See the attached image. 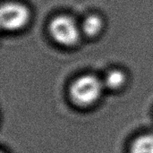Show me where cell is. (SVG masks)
Instances as JSON below:
<instances>
[{
  "instance_id": "3957f363",
  "label": "cell",
  "mask_w": 153,
  "mask_h": 153,
  "mask_svg": "<svg viewBox=\"0 0 153 153\" xmlns=\"http://www.w3.org/2000/svg\"><path fill=\"white\" fill-rule=\"evenodd\" d=\"M30 17L29 8L19 2H7L1 7L0 22L2 28L8 31H16L24 28Z\"/></svg>"
},
{
  "instance_id": "277c9868",
  "label": "cell",
  "mask_w": 153,
  "mask_h": 153,
  "mask_svg": "<svg viewBox=\"0 0 153 153\" xmlns=\"http://www.w3.org/2000/svg\"><path fill=\"white\" fill-rule=\"evenodd\" d=\"M103 29V21L97 14H90L84 18L81 24V30L88 37H96Z\"/></svg>"
},
{
  "instance_id": "5b68a950",
  "label": "cell",
  "mask_w": 153,
  "mask_h": 153,
  "mask_svg": "<svg viewBox=\"0 0 153 153\" xmlns=\"http://www.w3.org/2000/svg\"><path fill=\"white\" fill-rule=\"evenodd\" d=\"M130 153H153V134H146L137 137L131 145Z\"/></svg>"
},
{
  "instance_id": "7a4b0ae2",
  "label": "cell",
  "mask_w": 153,
  "mask_h": 153,
  "mask_svg": "<svg viewBox=\"0 0 153 153\" xmlns=\"http://www.w3.org/2000/svg\"><path fill=\"white\" fill-rule=\"evenodd\" d=\"M49 33L52 39L59 45L73 47L78 43L82 30L73 17L61 14L53 18L50 22Z\"/></svg>"
},
{
  "instance_id": "6da1fadb",
  "label": "cell",
  "mask_w": 153,
  "mask_h": 153,
  "mask_svg": "<svg viewBox=\"0 0 153 153\" xmlns=\"http://www.w3.org/2000/svg\"><path fill=\"white\" fill-rule=\"evenodd\" d=\"M103 81L93 74H84L75 79L69 89L72 101L79 107L95 104L102 94Z\"/></svg>"
},
{
  "instance_id": "8992f818",
  "label": "cell",
  "mask_w": 153,
  "mask_h": 153,
  "mask_svg": "<svg viewBox=\"0 0 153 153\" xmlns=\"http://www.w3.org/2000/svg\"><path fill=\"white\" fill-rule=\"evenodd\" d=\"M126 74L119 69H113L107 73L103 83L105 87H108L110 90L120 89L126 82Z\"/></svg>"
}]
</instances>
